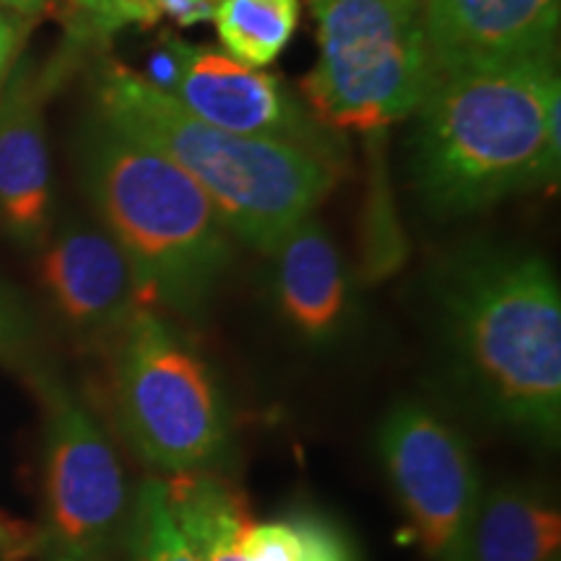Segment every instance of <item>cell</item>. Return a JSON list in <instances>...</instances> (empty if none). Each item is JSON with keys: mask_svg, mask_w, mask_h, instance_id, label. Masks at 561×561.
Instances as JSON below:
<instances>
[{"mask_svg": "<svg viewBox=\"0 0 561 561\" xmlns=\"http://www.w3.org/2000/svg\"><path fill=\"white\" fill-rule=\"evenodd\" d=\"M47 3H50V0H0V9L24 13V16H34V13L45 11Z\"/></svg>", "mask_w": 561, "mask_h": 561, "instance_id": "obj_23", "label": "cell"}, {"mask_svg": "<svg viewBox=\"0 0 561 561\" xmlns=\"http://www.w3.org/2000/svg\"><path fill=\"white\" fill-rule=\"evenodd\" d=\"M47 76L26 62L0 96V227L37 244L50 227V157L45 140Z\"/></svg>", "mask_w": 561, "mask_h": 561, "instance_id": "obj_12", "label": "cell"}, {"mask_svg": "<svg viewBox=\"0 0 561 561\" xmlns=\"http://www.w3.org/2000/svg\"><path fill=\"white\" fill-rule=\"evenodd\" d=\"M458 561H561L559 502L530 483L483 489Z\"/></svg>", "mask_w": 561, "mask_h": 561, "instance_id": "obj_14", "label": "cell"}, {"mask_svg": "<svg viewBox=\"0 0 561 561\" xmlns=\"http://www.w3.org/2000/svg\"><path fill=\"white\" fill-rule=\"evenodd\" d=\"M32 328L9 291L0 289V364H24L30 359Z\"/></svg>", "mask_w": 561, "mask_h": 561, "instance_id": "obj_19", "label": "cell"}, {"mask_svg": "<svg viewBox=\"0 0 561 561\" xmlns=\"http://www.w3.org/2000/svg\"><path fill=\"white\" fill-rule=\"evenodd\" d=\"M561 0H424L432 81L553 58Z\"/></svg>", "mask_w": 561, "mask_h": 561, "instance_id": "obj_10", "label": "cell"}, {"mask_svg": "<svg viewBox=\"0 0 561 561\" xmlns=\"http://www.w3.org/2000/svg\"><path fill=\"white\" fill-rule=\"evenodd\" d=\"M216 0H140L144 11V26L157 24L161 19H172L182 26L201 24L210 19Z\"/></svg>", "mask_w": 561, "mask_h": 561, "instance_id": "obj_21", "label": "cell"}, {"mask_svg": "<svg viewBox=\"0 0 561 561\" xmlns=\"http://www.w3.org/2000/svg\"><path fill=\"white\" fill-rule=\"evenodd\" d=\"M125 543H128L130 561H195L174 525L164 479L140 483L138 494L133 496Z\"/></svg>", "mask_w": 561, "mask_h": 561, "instance_id": "obj_17", "label": "cell"}, {"mask_svg": "<svg viewBox=\"0 0 561 561\" xmlns=\"http://www.w3.org/2000/svg\"><path fill=\"white\" fill-rule=\"evenodd\" d=\"M447 341L466 398L494 424L557 447L561 294L543 257L479 252L442 286Z\"/></svg>", "mask_w": 561, "mask_h": 561, "instance_id": "obj_1", "label": "cell"}, {"mask_svg": "<svg viewBox=\"0 0 561 561\" xmlns=\"http://www.w3.org/2000/svg\"><path fill=\"white\" fill-rule=\"evenodd\" d=\"M318 66L305 94L320 123L380 130L419 110L432 87L424 0H312Z\"/></svg>", "mask_w": 561, "mask_h": 561, "instance_id": "obj_6", "label": "cell"}, {"mask_svg": "<svg viewBox=\"0 0 561 561\" xmlns=\"http://www.w3.org/2000/svg\"><path fill=\"white\" fill-rule=\"evenodd\" d=\"M377 447L421 551L458 561L483 491L468 442L432 405L403 401L385 416Z\"/></svg>", "mask_w": 561, "mask_h": 561, "instance_id": "obj_8", "label": "cell"}, {"mask_svg": "<svg viewBox=\"0 0 561 561\" xmlns=\"http://www.w3.org/2000/svg\"><path fill=\"white\" fill-rule=\"evenodd\" d=\"M170 96L214 128L297 146L331 164L341 161L335 138L301 110L278 76L219 50L182 42V68Z\"/></svg>", "mask_w": 561, "mask_h": 561, "instance_id": "obj_9", "label": "cell"}, {"mask_svg": "<svg viewBox=\"0 0 561 561\" xmlns=\"http://www.w3.org/2000/svg\"><path fill=\"white\" fill-rule=\"evenodd\" d=\"M210 19L229 58L265 68L297 32L299 0H216Z\"/></svg>", "mask_w": 561, "mask_h": 561, "instance_id": "obj_16", "label": "cell"}, {"mask_svg": "<svg viewBox=\"0 0 561 561\" xmlns=\"http://www.w3.org/2000/svg\"><path fill=\"white\" fill-rule=\"evenodd\" d=\"M21 39V21H16L5 9H0V79H3L5 68L16 53Z\"/></svg>", "mask_w": 561, "mask_h": 561, "instance_id": "obj_22", "label": "cell"}, {"mask_svg": "<svg viewBox=\"0 0 561 561\" xmlns=\"http://www.w3.org/2000/svg\"><path fill=\"white\" fill-rule=\"evenodd\" d=\"M164 486L174 525L195 561H244L248 517L237 491L206 471L170 476Z\"/></svg>", "mask_w": 561, "mask_h": 561, "instance_id": "obj_15", "label": "cell"}, {"mask_svg": "<svg viewBox=\"0 0 561 561\" xmlns=\"http://www.w3.org/2000/svg\"><path fill=\"white\" fill-rule=\"evenodd\" d=\"M284 517L291 530L294 561H362L354 538L333 517L312 510Z\"/></svg>", "mask_w": 561, "mask_h": 561, "instance_id": "obj_18", "label": "cell"}, {"mask_svg": "<svg viewBox=\"0 0 561 561\" xmlns=\"http://www.w3.org/2000/svg\"><path fill=\"white\" fill-rule=\"evenodd\" d=\"M115 409L133 453L161 476L208 471L229 447V409L214 371L149 307L123 328Z\"/></svg>", "mask_w": 561, "mask_h": 561, "instance_id": "obj_5", "label": "cell"}, {"mask_svg": "<svg viewBox=\"0 0 561 561\" xmlns=\"http://www.w3.org/2000/svg\"><path fill=\"white\" fill-rule=\"evenodd\" d=\"M271 255L276 257V297L286 322L314 343L339 335L348 318V280L328 231L307 216Z\"/></svg>", "mask_w": 561, "mask_h": 561, "instance_id": "obj_13", "label": "cell"}, {"mask_svg": "<svg viewBox=\"0 0 561 561\" xmlns=\"http://www.w3.org/2000/svg\"><path fill=\"white\" fill-rule=\"evenodd\" d=\"M34 385L45 416L37 551L45 561H112L133 510L123 462L66 385L50 375Z\"/></svg>", "mask_w": 561, "mask_h": 561, "instance_id": "obj_7", "label": "cell"}, {"mask_svg": "<svg viewBox=\"0 0 561 561\" xmlns=\"http://www.w3.org/2000/svg\"><path fill=\"white\" fill-rule=\"evenodd\" d=\"M94 30L112 32L125 24H144L140 0H68Z\"/></svg>", "mask_w": 561, "mask_h": 561, "instance_id": "obj_20", "label": "cell"}, {"mask_svg": "<svg viewBox=\"0 0 561 561\" xmlns=\"http://www.w3.org/2000/svg\"><path fill=\"white\" fill-rule=\"evenodd\" d=\"M83 174L104 231L128 257L140 305L180 314L206 310L231 244L198 182L100 115L83 140Z\"/></svg>", "mask_w": 561, "mask_h": 561, "instance_id": "obj_4", "label": "cell"}, {"mask_svg": "<svg viewBox=\"0 0 561 561\" xmlns=\"http://www.w3.org/2000/svg\"><path fill=\"white\" fill-rule=\"evenodd\" d=\"M561 94L553 58L466 70L432 81L419 104L411 172L437 214L489 208L559 174L546 136Z\"/></svg>", "mask_w": 561, "mask_h": 561, "instance_id": "obj_2", "label": "cell"}, {"mask_svg": "<svg viewBox=\"0 0 561 561\" xmlns=\"http://www.w3.org/2000/svg\"><path fill=\"white\" fill-rule=\"evenodd\" d=\"M39 284L73 331L104 335L128 325L140 294L128 257L104 229L70 224L39 257Z\"/></svg>", "mask_w": 561, "mask_h": 561, "instance_id": "obj_11", "label": "cell"}, {"mask_svg": "<svg viewBox=\"0 0 561 561\" xmlns=\"http://www.w3.org/2000/svg\"><path fill=\"white\" fill-rule=\"evenodd\" d=\"M96 107L112 128L191 174L231 234L263 252L276 250L312 216L335 182L331 161L278 140L214 128L121 62H110L100 76Z\"/></svg>", "mask_w": 561, "mask_h": 561, "instance_id": "obj_3", "label": "cell"}]
</instances>
